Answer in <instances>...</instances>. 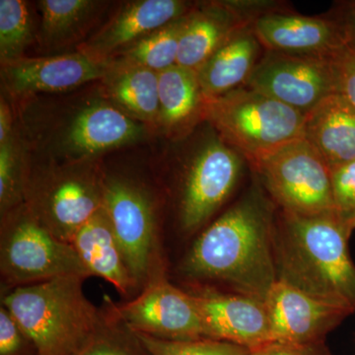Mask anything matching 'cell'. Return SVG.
Wrapping results in <instances>:
<instances>
[{
    "mask_svg": "<svg viewBox=\"0 0 355 355\" xmlns=\"http://www.w3.org/2000/svg\"><path fill=\"white\" fill-rule=\"evenodd\" d=\"M135 334L141 347L150 355H251V350L246 347L212 338L166 340Z\"/></svg>",
    "mask_w": 355,
    "mask_h": 355,
    "instance_id": "obj_27",
    "label": "cell"
},
{
    "mask_svg": "<svg viewBox=\"0 0 355 355\" xmlns=\"http://www.w3.org/2000/svg\"><path fill=\"white\" fill-rule=\"evenodd\" d=\"M338 94L355 109V44L349 43L331 55Z\"/></svg>",
    "mask_w": 355,
    "mask_h": 355,
    "instance_id": "obj_31",
    "label": "cell"
},
{
    "mask_svg": "<svg viewBox=\"0 0 355 355\" xmlns=\"http://www.w3.org/2000/svg\"><path fill=\"white\" fill-rule=\"evenodd\" d=\"M193 10L181 0H139L127 4L108 24L79 51L89 57L108 62L110 58L140 40Z\"/></svg>",
    "mask_w": 355,
    "mask_h": 355,
    "instance_id": "obj_17",
    "label": "cell"
},
{
    "mask_svg": "<svg viewBox=\"0 0 355 355\" xmlns=\"http://www.w3.org/2000/svg\"><path fill=\"white\" fill-rule=\"evenodd\" d=\"M0 270L14 288L58 277H90L74 247L51 234L27 207L2 227Z\"/></svg>",
    "mask_w": 355,
    "mask_h": 355,
    "instance_id": "obj_6",
    "label": "cell"
},
{
    "mask_svg": "<svg viewBox=\"0 0 355 355\" xmlns=\"http://www.w3.org/2000/svg\"><path fill=\"white\" fill-rule=\"evenodd\" d=\"M252 26L236 33L197 70L205 101L243 87L263 53Z\"/></svg>",
    "mask_w": 355,
    "mask_h": 355,
    "instance_id": "obj_20",
    "label": "cell"
},
{
    "mask_svg": "<svg viewBox=\"0 0 355 355\" xmlns=\"http://www.w3.org/2000/svg\"><path fill=\"white\" fill-rule=\"evenodd\" d=\"M24 183L12 139L0 146V207L1 211L13 209L22 200Z\"/></svg>",
    "mask_w": 355,
    "mask_h": 355,
    "instance_id": "obj_29",
    "label": "cell"
},
{
    "mask_svg": "<svg viewBox=\"0 0 355 355\" xmlns=\"http://www.w3.org/2000/svg\"><path fill=\"white\" fill-rule=\"evenodd\" d=\"M245 86L304 114L338 94L331 55L265 51Z\"/></svg>",
    "mask_w": 355,
    "mask_h": 355,
    "instance_id": "obj_7",
    "label": "cell"
},
{
    "mask_svg": "<svg viewBox=\"0 0 355 355\" xmlns=\"http://www.w3.org/2000/svg\"><path fill=\"white\" fill-rule=\"evenodd\" d=\"M203 116L252 166L304 137V113L246 86L205 101Z\"/></svg>",
    "mask_w": 355,
    "mask_h": 355,
    "instance_id": "obj_4",
    "label": "cell"
},
{
    "mask_svg": "<svg viewBox=\"0 0 355 355\" xmlns=\"http://www.w3.org/2000/svg\"><path fill=\"white\" fill-rule=\"evenodd\" d=\"M103 207L137 284L153 268L156 242L153 203L146 191L125 180H103Z\"/></svg>",
    "mask_w": 355,
    "mask_h": 355,
    "instance_id": "obj_11",
    "label": "cell"
},
{
    "mask_svg": "<svg viewBox=\"0 0 355 355\" xmlns=\"http://www.w3.org/2000/svg\"><path fill=\"white\" fill-rule=\"evenodd\" d=\"M272 342L323 343L354 311L331 304L277 279L265 300Z\"/></svg>",
    "mask_w": 355,
    "mask_h": 355,
    "instance_id": "obj_12",
    "label": "cell"
},
{
    "mask_svg": "<svg viewBox=\"0 0 355 355\" xmlns=\"http://www.w3.org/2000/svg\"><path fill=\"white\" fill-rule=\"evenodd\" d=\"M304 137L330 168L355 161V109L334 94L304 114Z\"/></svg>",
    "mask_w": 355,
    "mask_h": 355,
    "instance_id": "obj_21",
    "label": "cell"
},
{
    "mask_svg": "<svg viewBox=\"0 0 355 355\" xmlns=\"http://www.w3.org/2000/svg\"><path fill=\"white\" fill-rule=\"evenodd\" d=\"M114 308L135 333L166 340L207 338L195 295L180 291L162 275L153 277L137 298Z\"/></svg>",
    "mask_w": 355,
    "mask_h": 355,
    "instance_id": "obj_8",
    "label": "cell"
},
{
    "mask_svg": "<svg viewBox=\"0 0 355 355\" xmlns=\"http://www.w3.org/2000/svg\"><path fill=\"white\" fill-rule=\"evenodd\" d=\"M243 156L222 139L205 144L191 161L181 198L184 230L202 226L234 190L243 170Z\"/></svg>",
    "mask_w": 355,
    "mask_h": 355,
    "instance_id": "obj_9",
    "label": "cell"
},
{
    "mask_svg": "<svg viewBox=\"0 0 355 355\" xmlns=\"http://www.w3.org/2000/svg\"><path fill=\"white\" fill-rule=\"evenodd\" d=\"M108 62H100L83 51L53 57L22 58L2 64V79L16 95L37 92H64L96 79L105 78Z\"/></svg>",
    "mask_w": 355,
    "mask_h": 355,
    "instance_id": "obj_14",
    "label": "cell"
},
{
    "mask_svg": "<svg viewBox=\"0 0 355 355\" xmlns=\"http://www.w3.org/2000/svg\"><path fill=\"white\" fill-rule=\"evenodd\" d=\"M251 355H331L324 343H288L272 342L251 350Z\"/></svg>",
    "mask_w": 355,
    "mask_h": 355,
    "instance_id": "obj_33",
    "label": "cell"
},
{
    "mask_svg": "<svg viewBox=\"0 0 355 355\" xmlns=\"http://www.w3.org/2000/svg\"><path fill=\"white\" fill-rule=\"evenodd\" d=\"M71 245L90 277H101L123 294L130 293L139 286L128 268L104 207L84 224Z\"/></svg>",
    "mask_w": 355,
    "mask_h": 355,
    "instance_id": "obj_19",
    "label": "cell"
},
{
    "mask_svg": "<svg viewBox=\"0 0 355 355\" xmlns=\"http://www.w3.org/2000/svg\"><path fill=\"white\" fill-rule=\"evenodd\" d=\"M205 336L250 350L272 343L265 301L242 294L195 295Z\"/></svg>",
    "mask_w": 355,
    "mask_h": 355,
    "instance_id": "obj_16",
    "label": "cell"
},
{
    "mask_svg": "<svg viewBox=\"0 0 355 355\" xmlns=\"http://www.w3.org/2000/svg\"><path fill=\"white\" fill-rule=\"evenodd\" d=\"M144 125L121 110L99 103L77 114L64 144L69 153L85 157L137 141L144 137Z\"/></svg>",
    "mask_w": 355,
    "mask_h": 355,
    "instance_id": "obj_18",
    "label": "cell"
},
{
    "mask_svg": "<svg viewBox=\"0 0 355 355\" xmlns=\"http://www.w3.org/2000/svg\"><path fill=\"white\" fill-rule=\"evenodd\" d=\"M28 340L12 315L6 307L0 308V355H15Z\"/></svg>",
    "mask_w": 355,
    "mask_h": 355,
    "instance_id": "obj_32",
    "label": "cell"
},
{
    "mask_svg": "<svg viewBox=\"0 0 355 355\" xmlns=\"http://www.w3.org/2000/svg\"><path fill=\"white\" fill-rule=\"evenodd\" d=\"M100 3L90 0H42L41 36L48 46H62L76 38L97 12Z\"/></svg>",
    "mask_w": 355,
    "mask_h": 355,
    "instance_id": "obj_25",
    "label": "cell"
},
{
    "mask_svg": "<svg viewBox=\"0 0 355 355\" xmlns=\"http://www.w3.org/2000/svg\"><path fill=\"white\" fill-rule=\"evenodd\" d=\"M103 207V181L83 174L53 178L34 193L27 209L51 234L70 243Z\"/></svg>",
    "mask_w": 355,
    "mask_h": 355,
    "instance_id": "obj_13",
    "label": "cell"
},
{
    "mask_svg": "<svg viewBox=\"0 0 355 355\" xmlns=\"http://www.w3.org/2000/svg\"><path fill=\"white\" fill-rule=\"evenodd\" d=\"M252 29L265 51L329 57L349 43L336 18L303 16L287 10L261 16Z\"/></svg>",
    "mask_w": 355,
    "mask_h": 355,
    "instance_id": "obj_15",
    "label": "cell"
},
{
    "mask_svg": "<svg viewBox=\"0 0 355 355\" xmlns=\"http://www.w3.org/2000/svg\"><path fill=\"white\" fill-rule=\"evenodd\" d=\"M32 16L27 2L0 1V57L2 64L23 58L33 37Z\"/></svg>",
    "mask_w": 355,
    "mask_h": 355,
    "instance_id": "obj_26",
    "label": "cell"
},
{
    "mask_svg": "<svg viewBox=\"0 0 355 355\" xmlns=\"http://www.w3.org/2000/svg\"><path fill=\"white\" fill-rule=\"evenodd\" d=\"M282 7L280 1L227 0L193 9L180 40L177 65L197 71L236 33Z\"/></svg>",
    "mask_w": 355,
    "mask_h": 355,
    "instance_id": "obj_10",
    "label": "cell"
},
{
    "mask_svg": "<svg viewBox=\"0 0 355 355\" xmlns=\"http://www.w3.org/2000/svg\"><path fill=\"white\" fill-rule=\"evenodd\" d=\"M352 232L336 212L302 216L282 211L273 230L277 279L355 313Z\"/></svg>",
    "mask_w": 355,
    "mask_h": 355,
    "instance_id": "obj_2",
    "label": "cell"
},
{
    "mask_svg": "<svg viewBox=\"0 0 355 355\" xmlns=\"http://www.w3.org/2000/svg\"><path fill=\"white\" fill-rule=\"evenodd\" d=\"M108 92L116 104L144 121H159L158 72L144 67H110Z\"/></svg>",
    "mask_w": 355,
    "mask_h": 355,
    "instance_id": "obj_23",
    "label": "cell"
},
{
    "mask_svg": "<svg viewBox=\"0 0 355 355\" xmlns=\"http://www.w3.org/2000/svg\"><path fill=\"white\" fill-rule=\"evenodd\" d=\"M273 230L270 203L261 191H252L198 236L184 261V272L265 301L277 280Z\"/></svg>",
    "mask_w": 355,
    "mask_h": 355,
    "instance_id": "obj_1",
    "label": "cell"
},
{
    "mask_svg": "<svg viewBox=\"0 0 355 355\" xmlns=\"http://www.w3.org/2000/svg\"><path fill=\"white\" fill-rule=\"evenodd\" d=\"M335 18L343 25L349 43L355 44V0L343 2Z\"/></svg>",
    "mask_w": 355,
    "mask_h": 355,
    "instance_id": "obj_34",
    "label": "cell"
},
{
    "mask_svg": "<svg viewBox=\"0 0 355 355\" xmlns=\"http://www.w3.org/2000/svg\"><path fill=\"white\" fill-rule=\"evenodd\" d=\"M160 121L171 130H187L205 114V99L196 70L173 65L158 72Z\"/></svg>",
    "mask_w": 355,
    "mask_h": 355,
    "instance_id": "obj_22",
    "label": "cell"
},
{
    "mask_svg": "<svg viewBox=\"0 0 355 355\" xmlns=\"http://www.w3.org/2000/svg\"><path fill=\"white\" fill-rule=\"evenodd\" d=\"M128 331L113 305L108 314L103 313L99 328L74 355H139L123 338Z\"/></svg>",
    "mask_w": 355,
    "mask_h": 355,
    "instance_id": "obj_28",
    "label": "cell"
},
{
    "mask_svg": "<svg viewBox=\"0 0 355 355\" xmlns=\"http://www.w3.org/2000/svg\"><path fill=\"white\" fill-rule=\"evenodd\" d=\"M11 130H12L11 112L8 105L1 100V104H0V146L12 139Z\"/></svg>",
    "mask_w": 355,
    "mask_h": 355,
    "instance_id": "obj_35",
    "label": "cell"
},
{
    "mask_svg": "<svg viewBox=\"0 0 355 355\" xmlns=\"http://www.w3.org/2000/svg\"><path fill=\"white\" fill-rule=\"evenodd\" d=\"M85 279L58 277L15 287L2 298L37 355H74L99 328L103 313L84 294Z\"/></svg>",
    "mask_w": 355,
    "mask_h": 355,
    "instance_id": "obj_3",
    "label": "cell"
},
{
    "mask_svg": "<svg viewBox=\"0 0 355 355\" xmlns=\"http://www.w3.org/2000/svg\"><path fill=\"white\" fill-rule=\"evenodd\" d=\"M253 168L282 211L302 216L336 212L330 166L305 137L279 147Z\"/></svg>",
    "mask_w": 355,
    "mask_h": 355,
    "instance_id": "obj_5",
    "label": "cell"
},
{
    "mask_svg": "<svg viewBox=\"0 0 355 355\" xmlns=\"http://www.w3.org/2000/svg\"><path fill=\"white\" fill-rule=\"evenodd\" d=\"M331 190L336 214L355 229V161L331 168Z\"/></svg>",
    "mask_w": 355,
    "mask_h": 355,
    "instance_id": "obj_30",
    "label": "cell"
},
{
    "mask_svg": "<svg viewBox=\"0 0 355 355\" xmlns=\"http://www.w3.org/2000/svg\"><path fill=\"white\" fill-rule=\"evenodd\" d=\"M189 14L120 51L107 62L110 67H144L156 72L176 65L180 40Z\"/></svg>",
    "mask_w": 355,
    "mask_h": 355,
    "instance_id": "obj_24",
    "label": "cell"
}]
</instances>
